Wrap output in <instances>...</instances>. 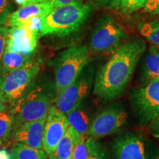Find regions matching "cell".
<instances>
[{
	"mask_svg": "<svg viewBox=\"0 0 159 159\" xmlns=\"http://www.w3.org/2000/svg\"><path fill=\"white\" fill-rule=\"evenodd\" d=\"M5 102L6 99L5 98V96H4L2 91L1 89H0V113L5 111Z\"/></svg>",
	"mask_w": 159,
	"mask_h": 159,
	"instance_id": "obj_32",
	"label": "cell"
},
{
	"mask_svg": "<svg viewBox=\"0 0 159 159\" xmlns=\"http://www.w3.org/2000/svg\"><path fill=\"white\" fill-rule=\"evenodd\" d=\"M55 7L57 6L52 2L28 4L10 15L6 22L11 27H25L32 19L35 18L43 19Z\"/></svg>",
	"mask_w": 159,
	"mask_h": 159,
	"instance_id": "obj_13",
	"label": "cell"
},
{
	"mask_svg": "<svg viewBox=\"0 0 159 159\" xmlns=\"http://www.w3.org/2000/svg\"><path fill=\"white\" fill-rule=\"evenodd\" d=\"M128 120V114L119 106L111 105L103 109L92 120L87 136L102 138L121 130Z\"/></svg>",
	"mask_w": 159,
	"mask_h": 159,
	"instance_id": "obj_9",
	"label": "cell"
},
{
	"mask_svg": "<svg viewBox=\"0 0 159 159\" xmlns=\"http://www.w3.org/2000/svg\"><path fill=\"white\" fill-rule=\"evenodd\" d=\"M150 159H159V150L155 152V153L150 157Z\"/></svg>",
	"mask_w": 159,
	"mask_h": 159,
	"instance_id": "obj_34",
	"label": "cell"
},
{
	"mask_svg": "<svg viewBox=\"0 0 159 159\" xmlns=\"http://www.w3.org/2000/svg\"><path fill=\"white\" fill-rule=\"evenodd\" d=\"M11 14V8L8 0H0V26L6 23Z\"/></svg>",
	"mask_w": 159,
	"mask_h": 159,
	"instance_id": "obj_25",
	"label": "cell"
},
{
	"mask_svg": "<svg viewBox=\"0 0 159 159\" xmlns=\"http://www.w3.org/2000/svg\"><path fill=\"white\" fill-rule=\"evenodd\" d=\"M131 103L141 124L148 125L159 116V79L135 91L131 96Z\"/></svg>",
	"mask_w": 159,
	"mask_h": 159,
	"instance_id": "obj_7",
	"label": "cell"
},
{
	"mask_svg": "<svg viewBox=\"0 0 159 159\" xmlns=\"http://www.w3.org/2000/svg\"><path fill=\"white\" fill-rule=\"evenodd\" d=\"M86 145L88 148V159H108L106 150L102 145L97 141V139L88 136L86 139Z\"/></svg>",
	"mask_w": 159,
	"mask_h": 159,
	"instance_id": "obj_22",
	"label": "cell"
},
{
	"mask_svg": "<svg viewBox=\"0 0 159 159\" xmlns=\"http://www.w3.org/2000/svg\"><path fill=\"white\" fill-rule=\"evenodd\" d=\"M67 159H74L72 158V157H71V158H67Z\"/></svg>",
	"mask_w": 159,
	"mask_h": 159,
	"instance_id": "obj_35",
	"label": "cell"
},
{
	"mask_svg": "<svg viewBox=\"0 0 159 159\" xmlns=\"http://www.w3.org/2000/svg\"><path fill=\"white\" fill-rule=\"evenodd\" d=\"M55 99L49 89L37 85L30 91H26L22 96L13 103L14 125L13 128L27 122L36 121L47 117L49 109Z\"/></svg>",
	"mask_w": 159,
	"mask_h": 159,
	"instance_id": "obj_4",
	"label": "cell"
},
{
	"mask_svg": "<svg viewBox=\"0 0 159 159\" xmlns=\"http://www.w3.org/2000/svg\"><path fill=\"white\" fill-rule=\"evenodd\" d=\"M9 29L5 26H0V62L4 52L6 48L7 35H8Z\"/></svg>",
	"mask_w": 159,
	"mask_h": 159,
	"instance_id": "obj_26",
	"label": "cell"
},
{
	"mask_svg": "<svg viewBox=\"0 0 159 159\" xmlns=\"http://www.w3.org/2000/svg\"><path fill=\"white\" fill-rule=\"evenodd\" d=\"M81 136H82L76 132L72 127L69 125L54 152L48 156L49 159H67L71 158L75 144Z\"/></svg>",
	"mask_w": 159,
	"mask_h": 159,
	"instance_id": "obj_15",
	"label": "cell"
},
{
	"mask_svg": "<svg viewBox=\"0 0 159 159\" xmlns=\"http://www.w3.org/2000/svg\"><path fill=\"white\" fill-rule=\"evenodd\" d=\"M142 39H132L121 44L95 77L93 93L104 100H111L124 92L139 60L146 49Z\"/></svg>",
	"mask_w": 159,
	"mask_h": 159,
	"instance_id": "obj_1",
	"label": "cell"
},
{
	"mask_svg": "<svg viewBox=\"0 0 159 159\" xmlns=\"http://www.w3.org/2000/svg\"><path fill=\"white\" fill-rule=\"evenodd\" d=\"M149 130L155 138L159 139V116L153 119L149 123Z\"/></svg>",
	"mask_w": 159,
	"mask_h": 159,
	"instance_id": "obj_29",
	"label": "cell"
},
{
	"mask_svg": "<svg viewBox=\"0 0 159 159\" xmlns=\"http://www.w3.org/2000/svg\"><path fill=\"white\" fill-rule=\"evenodd\" d=\"M114 159H147L144 141L134 134L118 136L112 143Z\"/></svg>",
	"mask_w": 159,
	"mask_h": 159,
	"instance_id": "obj_12",
	"label": "cell"
},
{
	"mask_svg": "<svg viewBox=\"0 0 159 159\" xmlns=\"http://www.w3.org/2000/svg\"><path fill=\"white\" fill-rule=\"evenodd\" d=\"M159 79V49L157 46H150L145 55L142 71L143 84Z\"/></svg>",
	"mask_w": 159,
	"mask_h": 159,
	"instance_id": "obj_16",
	"label": "cell"
},
{
	"mask_svg": "<svg viewBox=\"0 0 159 159\" xmlns=\"http://www.w3.org/2000/svg\"><path fill=\"white\" fill-rule=\"evenodd\" d=\"M88 136H82L75 144L72 152V157L74 159H88L89 153L86 145V139Z\"/></svg>",
	"mask_w": 159,
	"mask_h": 159,
	"instance_id": "obj_24",
	"label": "cell"
},
{
	"mask_svg": "<svg viewBox=\"0 0 159 159\" xmlns=\"http://www.w3.org/2000/svg\"><path fill=\"white\" fill-rule=\"evenodd\" d=\"M45 121L46 117L39 120L23 123L13 130V140L32 148L43 149L42 138Z\"/></svg>",
	"mask_w": 159,
	"mask_h": 159,
	"instance_id": "obj_14",
	"label": "cell"
},
{
	"mask_svg": "<svg viewBox=\"0 0 159 159\" xmlns=\"http://www.w3.org/2000/svg\"><path fill=\"white\" fill-rule=\"evenodd\" d=\"M157 47H158V49H159V46H157Z\"/></svg>",
	"mask_w": 159,
	"mask_h": 159,
	"instance_id": "obj_36",
	"label": "cell"
},
{
	"mask_svg": "<svg viewBox=\"0 0 159 159\" xmlns=\"http://www.w3.org/2000/svg\"><path fill=\"white\" fill-rule=\"evenodd\" d=\"M124 27L110 15H102L91 33L89 47L93 52L101 53L116 49L126 39Z\"/></svg>",
	"mask_w": 159,
	"mask_h": 159,
	"instance_id": "obj_5",
	"label": "cell"
},
{
	"mask_svg": "<svg viewBox=\"0 0 159 159\" xmlns=\"http://www.w3.org/2000/svg\"><path fill=\"white\" fill-rule=\"evenodd\" d=\"M120 0H97L99 3L101 5H110L113 7H117Z\"/></svg>",
	"mask_w": 159,
	"mask_h": 159,
	"instance_id": "obj_30",
	"label": "cell"
},
{
	"mask_svg": "<svg viewBox=\"0 0 159 159\" xmlns=\"http://www.w3.org/2000/svg\"><path fill=\"white\" fill-rule=\"evenodd\" d=\"M10 152L12 159H47L48 157L42 149L32 148L21 142H15Z\"/></svg>",
	"mask_w": 159,
	"mask_h": 159,
	"instance_id": "obj_18",
	"label": "cell"
},
{
	"mask_svg": "<svg viewBox=\"0 0 159 159\" xmlns=\"http://www.w3.org/2000/svg\"><path fill=\"white\" fill-rule=\"evenodd\" d=\"M0 159H12L11 152L5 148L0 150Z\"/></svg>",
	"mask_w": 159,
	"mask_h": 159,
	"instance_id": "obj_31",
	"label": "cell"
},
{
	"mask_svg": "<svg viewBox=\"0 0 159 159\" xmlns=\"http://www.w3.org/2000/svg\"><path fill=\"white\" fill-rule=\"evenodd\" d=\"M91 12V6L72 2L53 9L41 21L39 35L67 36L76 33L84 25Z\"/></svg>",
	"mask_w": 159,
	"mask_h": 159,
	"instance_id": "obj_2",
	"label": "cell"
},
{
	"mask_svg": "<svg viewBox=\"0 0 159 159\" xmlns=\"http://www.w3.org/2000/svg\"><path fill=\"white\" fill-rule=\"evenodd\" d=\"M14 125V115L5 111L0 113V146L5 144L11 136Z\"/></svg>",
	"mask_w": 159,
	"mask_h": 159,
	"instance_id": "obj_21",
	"label": "cell"
},
{
	"mask_svg": "<svg viewBox=\"0 0 159 159\" xmlns=\"http://www.w3.org/2000/svg\"><path fill=\"white\" fill-rule=\"evenodd\" d=\"M15 2L18 4V5L22 7V6L28 5L30 2V0H15Z\"/></svg>",
	"mask_w": 159,
	"mask_h": 159,
	"instance_id": "obj_33",
	"label": "cell"
},
{
	"mask_svg": "<svg viewBox=\"0 0 159 159\" xmlns=\"http://www.w3.org/2000/svg\"><path fill=\"white\" fill-rule=\"evenodd\" d=\"M83 0H30L29 4L44 2H52L57 7H60V6L68 5V4L72 2H83Z\"/></svg>",
	"mask_w": 159,
	"mask_h": 159,
	"instance_id": "obj_28",
	"label": "cell"
},
{
	"mask_svg": "<svg viewBox=\"0 0 159 159\" xmlns=\"http://www.w3.org/2000/svg\"><path fill=\"white\" fill-rule=\"evenodd\" d=\"M40 70V65L29 60L11 72H0V89L6 100L14 103L25 94Z\"/></svg>",
	"mask_w": 159,
	"mask_h": 159,
	"instance_id": "obj_6",
	"label": "cell"
},
{
	"mask_svg": "<svg viewBox=\"0 0 159 159\" xmlns=\"http://www.w3.org/2000/svg\"><path fill=\"white\" fill-rule=\"evenodd\" d=\"M30 56H27L6 49L0 62V72H11L21 67L28 61Z\"/></svg>",
	"mask_w": 159,
	"mask_h": 159,
	"instance_id": "obj_19",
	"label": "cell"
},
{
	"mask_svg": "<svg viewBox=\"0 0 159 159\" xmlns=\"http://www.w3.org/2000/svg\"><path fill=\"white\" fill-rule=\"evenodd\" d=\"M143 11L151 15H159V0H149L143 7Z\"/></svg>",
	"mask_w": 159,
	"mask_h": 159,
	"instance_id": "obj_27",
	"label": "cell"
},
{
	"mask_svg": "<svg viewBox=\"0 0 159 159\" xmlns=\"http://www.w3.org/2000/svg\"><path fill=\"white\" fill-rule=\"evenodd\" d=\"M86 45H76L65 49L54 61L55 87L56 94L71 84L90 61Z\"/></svg>",
	"mask_w": 159,
	"mask_h": 159,
	"instance_id": "obj_3",
	"label": "cell"
},
{
	"mask_svg": "<svg viewBox=\"0 0 159 159\" xmlns=\"http://www.w3.org/2000/svg\"><path fill=\"white\" fill-rule=\"evenodd\" d=\"M139 33L155 46H159V19L138 25Z\"/></svg>",
	"mask_w": 159,
	"mask_h": 159,
	"instance_id": "obj_20",
	"label": "cell"
},
{
	"mask_svg": "<svg viewBox=\"0 0 159 159\" xmlns=\"http://www.w3.org/2000/svg\"><path fill=\"white\" fill-rule=\"evenodd\" d=\"M39 32L27 27H12L9 29L6 49L30 56L35 50Z\"/></svg>",
	"mask_w": 159,
	"mask_h": 159,
	"instance_id": "obj_11",
	"label": "cell"
},
{
	"mask_svg": "<svg viewBox=\"0 0 159 159\" xmlns=\"http://www.w3.org/2000/svg\"><path fill=\"white\" fill-rule=\"evenodd\" d=\"M66 115L52 105L47 113L43 128L42 145L47 156L54 152L56 146L69 127Z\"/></svg>",
	"mask_w": 159,
	"mask_h": 159,
	"instance_id": "obj_10",
	"label": "cell"
},
{
	"mask_svg": "<svg viewBox=\"0 0 159 159\" xmlns=\"http://www.w3.org/2000/svg\"><path fill=\"white\" fill-rule=\"evenodd\" d=\"M93 84V71L83 69L77 78L57 95L55 107L67 115L70 111L82 104L90 92Z\"/></svg>",
	"mask_w": 159,
	"mask_h": 159,
	"instance_id": "obj_8",
	"label": "cell"
},
{
	"mask_svg": "<svg viewBox=\"0 0 159 159\" xmlns=\"http://www.w3.org/2000/svg\"><path fill=\"white\" fill-rule=\"evenodd\" d=\"M69 124L81 136H87L93 119L90 114L82 107V104L77 106L66 115Z\"/></svg>",
	"mask_w": 159,
	"mask_h": 159,
	"instance_id": "obj_17",
	"label": "cell"
},
{
	"mask_svg": "<svg viewBox=\"0 0 159 159\" xmlns=\"http://www.w3.org/2000/svg\"><path fill=\"white\" fill-rule=\"evenodd\" d=\"M149 0H120L117 7L123 14H130L143 8Z\"/></svg>",
	"mask_w": 159,
	"mask_h": 159,
	"instance_id": "obj_23",
	"label": "cell"
}]
</instances>
